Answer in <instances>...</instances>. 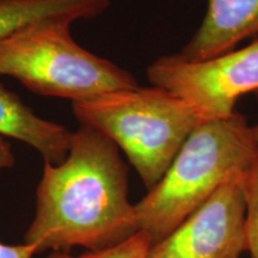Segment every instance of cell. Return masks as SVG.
I'll use <instances>...</instances> for the list:
<instances>
[{
    "instance_id": "cell-1",
    "label": "cell",
    "mask_w": 258,
    "mask_h": 258,
    "mask_svg": "<svg viewBox=\"0 0 258 258\" xmlns=\"http://www.w3.org/2000/svg\"><path fill=\"white\" fill-rule=\"evenodd\" d=\"M139 232L120 148L89 125L73 132L66 159L44 163L24 243L46 250H104Z\"/></svg>"
},
{
    "instance_id": "cell-2",
    "label": "cell",
    "mask_w": 258,
    "mask_h": 258,
    "mask_svg": "<svg viewBox=\"0 0 258 258\" xmlns=\"http://www.w3.org/2000/svg\"><path fill=\"white\" fill-rule=\"evenodd\" d=\"M258 159L252 127L241 114L203 121L189 135L165 175L138 203L139 231L152 244L169 235L230 180Z\"/></svg>"
},
{
    "instance_id": "cell-3",
    "label": "cell",
    "mask_w": 258,
    "mask_h": 258,
    "mask_svg": "<svg viewBox=\"0 0 258 258\" xmlns=\"http://www.w3.org/2000/svg\"><path fill=\"white\" fill-rule=\"evenodd\" d=\"M80 124L101 132L120 148L151 190L202 118L178 96L159 86L123 89L72 103Z\"/></svg>"
},
{
    "instance_id": "cell-4",
    "label": "cell",
    "mask_w": 258,
    "mask_h": 258,
    "mask_svg": "<svg viewBox=\"0 0 258 258\" xmlns=\"http://www.w3.org/2000/svg\"><path fill=\"white\" fill-rule=\"evenodd\" d=\"M71 25L38 22L0 38V74L37 95L72 103L139 86L131 72L77 43Z\"/></svg>"
},
{
    "instance_id": "cell-5",
    "label": "cell",
    "mask_w": 258,
    "mask_h": 258,
    "mask_svg": "<svg viewBox=\"0 0 258 258\" xmlns=\"http://www.w3.org/2000/svg\"><path fill=\"white\" fill-rule=\"evenodd\" d=\"M147 78L191 105L202 121L227 118L241 96L258 91V40L202 61L163 55L147 67Z\"/></svg>"
},
{
    "instance_id": "cell-6",
    "label": "cell",
    "mask_w": 258,
    "mask_h": 258,
    "mask_svg": "<svg viewBox=\"0 0 258 258\" xmlns=\"http://www.w3.org/2000/svg\"><path fill=\"white\" fill-rule=\"evenodd\" d=\"M241 177L220 186L164 239L147 258H241L246 251V203Z\"/></svg>"
},
{
    "instance_id": "cell-7",
    "label": "cell",
    "mask_w": 258,
    "mask_h": 258,
    "mask_svg": "<svg viewBox=\"0 0 258 258\" xmlns=\"http://www.w3.org/2000/svg\"><path fill=\"white\" fill-rule=\"evenodd\" d=\"M258 32V0H208V9L180 55L202 61L234 49Z\"/></svg>"
},
{
    "instance_id": "cell-8",
    "label": "cell",
    "mask_w": 258,
    "mask_h": 258,
    "mask_svg": "<svg viewBox=\"0 0 258 258\" xmlns=\"http://www.w3.org/2000/svg\"><path fill=\"white\" fill-rule=\"evenodd\" d=\"M72 134L63 125L37 116L0 83V137L29 145L44 163L60 164L69 154Z\"/></svg>"
},
{
    "instance_id": "cell-9",
    "label": "cell",
    "mask_w": 258,
    "mask_h": 258,
    "mask_svg": "<svg viewBox=\"0 0 258 258\" xmlns=\"http://www.w3.org/2000/svg\"><path fill=\"white\" fill-rule=\"evenodd\" d=\"M110 0H2L0 38L38 22L91 19L102 15Z\"/></svg>"
},
{
    "instance_id": "cell-10",
    "label": "cell",
    "mask_w": 258,
    "mask_h": 258,
    "mask_svg": "<svg viewBox=\"0 0 258 258\" xmlns=\"http://www.w3.org/2000/svg\"><path fill=\"white\" fill-rule=\"evenodd\" d=\"M246 215H245V241L251 258H258V159L241 177Z\"/></svg>"
},
{
    "instance_id": "cell-11",
    "label": "cell",
    "mask_w": 258,
    "mask_h": 258,
    "mask_svg": "<svg viewBox=\"0 0 258 258\" xmlns=\"http://www.w3.org/2000/svg\"><path fill=\"white\" fill-rule=\"evenodd\" d=\"M151 245L152 240L150 235L139 231L128 239L108 249L88 251L79 256H72L66 251H53L48 258H147Z\"/></svg>"
},
{
    "instance_id": "cell-12",
    "label": "cell",
    "mask_w": 258,
    "mask_h": 258,
    "mask_svg": "<svg viewBox=\"0 0 258 258\" xmlns=\"http://www.w3.org/2000/svg\"><path fill=\"white\" fill-rule=\"evenodd\" d=\"M16 158L12 145L8 139L0 137V170L11 169L15 165ZM37 253L36 247L29 244L8 245L0 241V258H34Z\"/></svg>"
},
{
    "instance_id": "cell-13",
    "label": "cell",
    "mask_w": 258,
    "mask_h": 258,
    "mask_svg": "<svg viewBox=\"0 0 258 258\" xmlns=\"http://www.w3.org/2000/svg\"><path fill=\"white\" fill-rule=\"evenodd\" d=\"M256 97H257V101H258V91L256 92ZM252 133H253L254 140H256V144H257V146H258V124L253 125V127H252Z\"/></svg>"
},
{
    "instance_id": "cell-14",
    "label": "cell",
    "mask_w": 258,
    "mask_h": 258,
    "mask_svg": "<svg viewBox=\"0 0 258 258\" xmlns=\"http://www.w3.org/2000/svg\"><path fill=\"white\" fill-rule=\"evenodd\" d=\"M0 2H2V0H0Z\"/></svg>"
}]
</instances>
